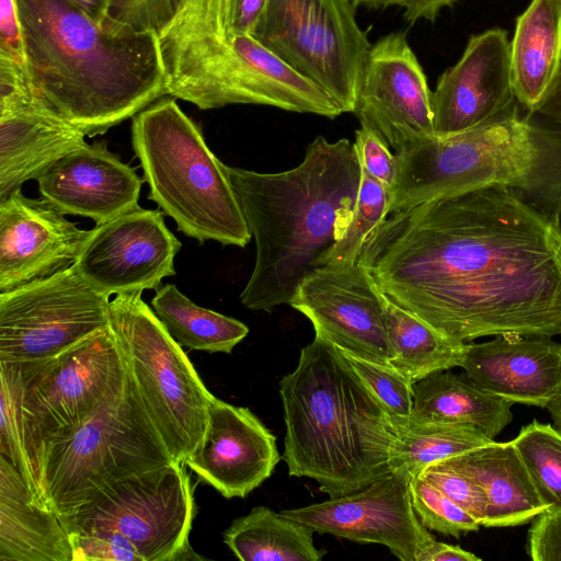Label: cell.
I'll return each instance as SVG.
<instances>
[{
  "label": "cell",
  "mask_w": 561,
  "mask_h": 561,
  "mask_svg": "<svg viewBox=\"0 0 561 561\" xmlns=\"http://www.w3.org/2000/svg\"><path fill=\"white\" fill-rule=\"evenodd\" d=\"M435 465L455 470L483 489L484 527L523 525L547 510L513 442L493 440Z\"/></svg>",
  "instance_id": "obj_25"
},
{
  "label": "cell",
  "mask_w": 561,
  "mask_h": 561,
  "mask_svg": "<svg viewBox=\"0 0 561 561\" xmlns=\"http://www.w3.org/2000/svg\"><path fill=\"white\" fill-rule=\"evenodd\" d=\"M356 7L368 9H386L397 7L402 9L403 18L414 23L419 20L434 22L440 12L451 8L458 0H352Z\"/></svg>",
  "instance_id": "obj_43"
},
{
  "label": "cell",
  "mask_w": 561,
  "mask_h": 561,
  "mask_svg": "<svg viewBox=\"0 0 561 561\" xmlns=\"http://www.w3.org/2000/svg\"><path fill=\"white\" fill-rule=\"evenodd\" d=\"M385 320L392 353L390 364L413 383L461 366L465 342L444 334L386 295Z\"/></svg>",
  "instance_id": "obj_29"
},
{
  "label": "cell",
  "mask_w": 561,
  "mask_h": 561,
  "mask_svg": "<svg viewBox=\"0 0 561 561\" xmlns=\"http://www.w3.org/2000/svg\"><path fill=\"white\" fill-rule=\"evenodd\" d=\"M131 142L148 198L178 230L204 243L244 248L252 234L224 164L174 98H160L133 117Z\"/></svg>",
  "instance_id": "obj_7"
},
{
  "label": "cell",
  "mask_w": 561,
  "mask_h": 561,
  "mask_svg": "<svg viewBox=\"0 0 561 561\" xmlns=\"http://www.w3.org/2000/svg\"><path fill=\"white\" fill-rule=\"evenodd\" d=\"M354 147L358 153L362 168L368 174L393 190L399 171L397 154L375 130L362 127L355 131Z\"/></svg>",
  "instance_id": "obj_40"
},
{
  "label": "cell",
  "mask_w": 561,
  "mask_h": 561,
  "mask_svg": "<svg viewBox=\"0 0 561 561\" xmlns=\"http://www.w3.org/2000/svg\"><path fill=\"white\" fill-rule=\"evenodd\" d=\"M142 179L101 142L85 144L38 178L42 198L65 215L102 224L137 207Z\"/></svg>",
  "instance_id": "obj_21"
},
{
  "label": "cell",
  "mask_w": 561,
  "mask_h": 561,
  "mask_svg": "<svg viewBox=\"0 0 561 561\" xmlns=\"http://www.w3.org/2000/svg\"><path fill=\"white\" fill-rule=\"evenodd\" d=\"M103 28L126 33L152 30L151 0H71Z\"/></svg>",
  "instance_id": "obj_36"
},
{
  "label": "cell",
  "mask_w": 561,
  "mask_h": 561,
  "mask_svg": "<svg viewBox=\"0 0 561 561\" xmlns=\"http://www.w3.org/2000/svg\"><path fill=\"white\" fill-rule=\"evenodd\" d=\"M309 526L256 506L236 518L224 533V541L242 561H319L325 554L313 543Z\"/></svg>",
  "instance_id": "obj_28"
},
{
  "label": "cell",
  "mask_w": 561,
  "mask_h": 561,
  "mask_svg": "<svg viewBox=\"0 0 561 561\" xmlns=\"http://www.w3.org/2000/svg\"><path fill=\"white\" fill-rule=\"evenodd\" d=\"M480 561L481 559L459 546L434 540L420 561Z\"/></svg>",
  "instance_id": "obj_44"
},
{
  "label": "cell",
  "mask_w": 561,
  "mask_h": 561,
  "mask_svg": "<svg viewBox=\"0 0 561 561\" xmlns=\"http://www.w3.org/2000/svg\"><path fill=\"white\" fill-rule=\"evenodd\" d=\"M289 306L310 320L316 334L340 350L390 364L385 295L359 262L314 268L300 282Z\"/></svg>",
  "instance_id": "obj_17"
},
{
  "label": "cell",
  "mask_w": 561,
  "mask_h": 561,
  "mask_svg": "<svg viewBox=\"0 0 561 561\" xmlns=\"http://www.w3.org/2000/svg\"><path fill=\"white\" fill-rule=\"evenodd\" d=\"M151 305L168 333L190 350L229 354L249 333L243 322L195 305L173 284L159 287Z\"/></svg>",
  "instance_id": "obj_31"
},
{
  "label": "cell",
  "mask_w": 561,
  "mask_h": 561,
  "mask_svg": "<svg viewBox=\"0 0 561 561\" xmlns=\"http://www.w3.org/2000/svg\"><path fill=\"white\" fill-rule=\"evenodd\" d=\"M410 495L414 512L427 529L459 538L461 533L476 531L481 526L476 518L420 474L410 479Z\"/></svg>",
  "instance_id": "obj_34"
},
{
  "label": "cell",
  "mask_w": 561,
  "mask_h": 561,
  "mask_svg": "<svg viewBox=\"0 0 561 561\" xmlns=\"http://www.w3.org/2000/svg\"><path fill=\"white\" fill-rule=\"evenodd\" d=\"M444 334H561V225L499 185L391 213L358 261Z\"/></svg>",
  "instance_id": "obj_1"
},
{
  "label": "cell",
  "mask_w": 561,
  "mask_h": 561,
  "mask_svg": "<svg viewBox=\"0 0 561 561\" xmlns=\"http://www.w3.org/2000/svg\"><path fill=\"white\" fill-rule=\"evenodd\" d=\"M85 134L46 108L34 93L0 103V201L56 160L85 145Z\"/></svg>",
  "instance_id": "obj_23"
},
{
  "label": "cell",
  "mask_w": 561,
  "mask_h": 561,
  "mask_svg": "<svg viewBox=\"0 0 561 561\" xmlns=\"http://www.w3.org/2000/svg\"><path fill=\"white\" fill-rule=\"evenodd\" d=\"M0 373L11 380L16 393L24 450L34 479L44 447L85 422L119 391L128 368L110 325L50 358L0 360Z\"/></svg>",
  "instance_id": "obj_9"
},
{
  "label": "cell",
  "mask_w": 561,
  "mask_h": 561,
  "mask_svg": "<svg viewBox=\"0 0 561 561\" xmlns=\"http://www.w3.org/2000/svg\"><path fill=\"white\" fill-rule=\"evenodd\" d=\"M397 154L388 215L440 196L504 186L561 225V125L517 100L465 131L434 137Z\"/></svg>",
  "instance_id": "obj_5"
},
{
  "label": "cell",
  "mask_w": 561,
  "mask_h": 561,
  "mask_svg": "<svg viewBox=\"0 0 561 561\" xmlns=\"http://www.w3.org/2000/svg\"><path fill=\"white\" fill-rule=\"evenodd\" d=\"M512 442L547 510L561 511V435L535 420Z\"/></svg>",
  "instance_id": "obj_33"
},
{
  "label": "cell",
  "mask_w": 561,
  "mask_h": 561,
  "mask_svg": "<svg viewBox=\"0 0 561 561\" xmlns=\"http://www.w3.org/2000/svg\"><path fill=\"white\" fill-rule=\"evenodd\" d=\"M420 476L437 486L482 526L486 515V496L477 482L455 470L436 465L430 466Z\"/></svg>",
  "instance_id": "obj_38"
},
{
  "label": "cell",
  "mask_w": 561,
  "mask_h": 561,
  "mask_svg": "<svg viewBox=\"0 0 561 561\" xmlns=\"http://www.w3.org/2000/svg\"><path fill=\"white\" fill-rule=\"evenodd\" d=\"M180 248L163 211L139 206L89 230L75 266L107 297L142 293L158 289L164 277L175 274Z\"/></svg>",
  "instance_id": "obj_16"
},
{
  "label": "cell",
  "mask_w": 561,
  "mask_h": 561,
  "mask_svg": "<svg viewBox=\"0 0 561 561\" xmlns=\"http://www.w3.org/2000/svg\"><path fill=\"white\" fill-rule=\"evenodd\" d=\"M157 35L174 99L201 110L257 104L328 118L343 113L323 89L252 35L227 31L199 3L182 5Z\"/></svg>",
  "instance_id": "obj_6"
},
{
  "label": "cell",
  "mask_w": 561,
  "mask_h": 561,
  "mask_svg": "<svg viewBox=\"0 0 561 561\" xmlns=\"http://www.w3.org/2000/svg\"><path fill=\"white\" fill-rule=\"evenodd\" d=\"M0 64L13 66L28 73L15 0H0Z\"/></svg>",
  "instance_id": "obj_42"
},
{
  "label": "cell",
  "mask_w": 561,
  "mask_h": 561,
  "mask_svg": "<svg viewBox=\"0 0 561 561\" xmlns=\"http://www.w3.org/2000/svg\"><path fill=\"white\" fill-rule=\"evenodd\" d=\"M182 0H151L150 15L153 31L160 30L176 12Z\"/></svg>",
  "instance_id": "obj_46"
},
{
  "label": "cell",
  "mask_w": 561,
  "mask_h": 561,
  "mask_svg": "<svg viewBox=\"0 0 561 561\" xmlns=\"http://www.w3.org/2000/svg\"><path fill=\"white\" fill-rule=\"evenodd\" d=\"M554 1H557L561 5V0H554Z\"/></svg>",
  "instance_id": "obj_48"
},
{
  "label": "cell",
  "mask_w": 561,
  "mask_h": 561,
  "mask_svg": "<svg viewBox=\"0 0 561 561\" xmlns=\"http://www.w3.org/2000/svg\"><path fill=\"white\" fill-rule=\"evenodd\" d=\"M279 394L289 476L316 480L334 499L391 471V416L334 344L314 334Z\"/></svg>",
  "instance_id": "obj_4"
},
{
  "label": "cell",
  "mask_w": 561,
  "mask_h": 561,
  "mask_svg": "<svg viewBox=\"0 0 561 561\" xmlns=\"http://www.w3.org/2000/svg\"><path fill=\"white\" fill-rule=\"evenodd\" d=\"M535 112L561 125V67Z\"/></svg>",
  "instance_id": "obj_45"
},
{
  "label": "cell",
  "mask_w": 561,
  "mask_h": 561,
  "mask_svg": "<svg viewBox=\"0 0 561 561\" xmlns=\"http://www.w3.org/2000/svg\"><path fill=\"white\" fill-rule=\"evenodd\" d=\"M392 191L363 170L350 224L343 236L322 255L320 266H350L357 263L363 247L388 216Z\"/></svg>",
  "instance_id": "obj_32"
},
{
  "label": "cell",
  "mask_w": 561,
  "mask_h": 561,
  "mask_svg": "<svg viewBox=\"0 0 561 561\" xmlns=\"http://www.w3.org/2000/svg\"><path fill=\"white\" fill-rule=\"evenodd\" d=\"M88 236L46 199L14 191L0 201V293L71 267Z\"/></svg>",
  "instance_id": "obj_19"
},
{
  "label": "cell",
  "mask_w": 561,
  "mask_h": 561,
  "mask_svg": "<svg viewBox=\"0 0 561 561\" xmlns=\"http://www.w3.org/2000/svg\"><path fill=\"white\" fill-rule=\"evenodd\" d=\"M172 461L128 370L119 391L44 447L34 479L39 499L62 517L107 485Z\"/></svg>",
  "instance_id": "obj_8"
},
{
  "label": "cell",
  "mask_w": 561,
  "mask_h": 561,
  "mask_svg": "<svg viewBox=\"0 0 561 561\" xmlns=\"http://www.w3.org/2000/svg\"><path fill=\"white\" fill-rule=\"evenodd\" d=\"M0 456L21 471L38 495L24 450L16 393L11 380L3 373H0Z\"/></svg>",
  "instance_id": "obj_37"
},
{
  "label": "cell",
  "mask_w": 561,
  "mask_h": 561,
  "mask_svg": "<svg viewBox=\"0 0 561 561\" xmlns=\"http://www.w3.org/2000/svg\"><path fill=\"white\" fill-rule=\"evenodd\" d=\"M413 391L414 419L468 424L494 438L513 417L512 402L448 370L415 382Z\"/></svg>",
  "instance_id": "obj_27"
},
{
  "label": "cell",
  "mask_w": 561,
  "mask_h": 561,
  "mask_svg": "<svg viewBox=\"0 0 561 561\" xmlns=\"http://www.w3.org/2000/svg\"><path fill=\"white\" fill-rule=\"evenodd\" d=\"M226 171L256 247L240 301L255 311L289 305L351 221L363 173L354 144L318 136L293 169Z\"/></svg>",
  "instance_id": "obj_3"
},
{
  "label": "cell",
  "mask_w": 561,
  "mask_h": 561,
  "mask_svg": "<svg viewBox=\"0 0 561 561\" xmlns=\"http://www.w3.org/2000/svg\"><path fill=\"white\" fill-rule=\"evenodd\" d=\"M394 439L390 469L419 476L432 465L493 442L479 428L461 423L391 417Z\"/></svg>",
  "instance_id": "obj_30"
},
{
  "label": "cell",
  "mask_w": 561,
  "mask_h": 561,
  "mask_svg": "<svg viewBox=\"0 0 561 561\" xmlns=\"http://www.w3.org/2000/svg\"><path fill=\"white\" fill-rule=\"evenodd\" d=\"M184 466L172 461L118 480L61 522L68 534H118L142 561L201 560L188 543L195 502Z\"/></svg>",
  "instance_id": "obj_12"
},
{
  "label": "cell",
  "mask_w": 561,
  "mask_h": 561,
  "mask_svg": "<svg viewBox=\"0 0 561 561\" xmlns=\"http://www.w3.org/2000/svg\"><path fill=\"white\" fill-rule=\"evenodd\" d=\"M460 367L489 393L546 408L561 389V344L547 335L500 334L466 344Z\"/></svg>",
  "instance_id": "obj_22"
},
{
  "label": "cell",
  "mask_w": 561,
  "mask_h": 561,
  "mask_svg": "<svg viewBox=\"0 0 561 561\" xmlns=\"http://www.w3.org/2000/svg\"><path fill=\"white\" fill-rule=\"evenodd\" d=\"M72 561H142L131 542L118 534L69 533Z\"/></svg>",
  "instance_id": "obj_39"
},
{
  "label": "cell",
  "mask_w": 561,
  "mask_h": 561,
  "mask_svg": "<svg viewBox=\"0 0 561 561\" xmlns=\"http://www.w3.org/2000/svg\"><path fill=\"white\" fill-rule=\"evenodd\" d=\"M110 297L71 267L0 293V360L50 358L111 325Z\"/></svg>",
  "instance_id": "obj_13"
},
{
  "label": "cell",
  "mask_w": 561,
  "mask_h": 561,
  "mask_svg": "<svg viewBox=\"0 0 561 561\" xmlns=\"http://www.w3.org/2000/svg\"><path fill=\"white\" fill-rule=\"evenodd\" d=\"M352 0H265L252 36L353 113L373 44Z\"/></svg>",
  "instance_id": "obj_11"
},
{
  "label": "cell",
  "mask_w": 561,
  "mask_h": 561,
  "mask_svg": "<svg viewBox=\"0 0 561 561\" xmlns=\"http://www.w3.org/2000/svg\"><path fill=\"white\" fill-rule=\"evenodd\" d=\"M279 460L276 437L255 414L214 397L204 435L184 465L232 499L245 497L261 485Z\"/></svg>",
  "instance_id": "obj_20"
},
{
  "label": "cell",
  "mask_w": 561,
  "mask_h": 561,
  "mask_svg": "<svg viewBox=\"0 0 561 561\" xmlns=\"http://www.w3.org/2000/svg\"><path fill=\"white\" fill-rule=\"evenodd\" d=\"M340 351L391 417H408L412 414L414 383L405 375L390 364Z\"/></svg>",
  "instance_id": "obj_35"
},
{
  "label": "cell",
  "mask_w": 561,
  "mask_h": 561,
  "mask_svg": "<svg viewBox=\"0 0 561 561\" xmlns=\"http://www.w3.org/2000/svg\"><path fill=\"white\" fill-rule=\"evenodd\" d=\"M515 100L507 31L494 27L471 35L460 59L439 76L432 92L435 136L480 125Z\"/></svg>",
  "instance_id": "obj_18"
},
{
  "label": "cell",
  "mask_w": 561,
  "mask_h": 561,
  "mask_svg": "<svg viewBox=\"0 0 561 561\" xmlns=\"http://www.w3.org/2000/svg\"><path fill=\"white\" fill-rule=\"evenodd\" d=\"M0 561H72L59 515L0 456Z\"/></svg>",
  "instance_id": "obj_24"
},
{
  "label": "cell",
  "mask_w": 561,
  "mask_h": 561,
  "mask_svg": "<svg viewBox=\"0 0 561 561\" xmlns=\"http://www.w3.org/2000/svg\"><path fill=\"white\" fill-rule=\"evenodd\" d=\"M110 310L144 405L173 460L184 463L204 435L215 396L141 293L116 295Z\"/></svg>",
  "instance_id": "obj_10"
},
{
  "label": "cell",
  "mask_w": 561,
  "mask_h": 561,
  "mask_svg": "<svg viewBox=\"0 0 561 561\" xmlns=\"http://www.w3.org/2000/svg\"><path fill=\"white\" fill-rule=\"evenodd\" d=\"M38 101L85 136L168 95L157 32L103 28L71 0H15Z\"/></svg>",
  "instance_id": "obj_2"
},
{
  "label": "cell",
  "mask_w": 561,
  "mask_h": 561,
  "mask_svg": "<svg viewBox=\"0 0 561 561\" xmlns=\"http://www.w3.org/2000/svg\"><path fill=\"white\" fill-rule=\"evenodd\" d=\"M546 409L549 411L552 419L553 428L561 435V389L548 402Z\"/></svg>",
  "instance_id": "obj_47"
},
{
  "label": "cell",
  "mask_w": 561,
  "mask_h": 561,
  "mask_svg": "<svg viewBox=\"0 0 561 561\" xmlns=\"http://www.w3.org/2000/svg\"><path fill=\"white\" fill-rule=\"evenodd\" d=\"M527 551L534 561L561 560V511L546 510L534 518Z\"/></svg>",
  "instance_id": "obj_41"
},
{
  "label": "cell",
  "mask_w": 561,
  "mask_h": 561,
  "mask_svg": "<svg viewBox=\"0 0 561 561\" xmlns=\"http://www.w3.org/2000/svg\"><path fill=\"white\" fill-rule=\"evenodd\" d=\"M561 67V5L531 0L516 19L511 41L515 99L535 112Z\"/></svg>",
  "instance_id": "obj_26"
},
{
  "label": "cell",
  "mask_w": 561,
  "mask_h": 561,
  "mask_svg": "<svg viewBox=\"0 0 561 561\" xmlns=\"http://www.w3.org/2000/svg\"><path fill=\"white\" fill-rule=\"evenodd\" d=\"M410 479L393 469L359 491L280 513L314 533L383 545L401 561H420L436 539L414 512Z\"/></svg>",
  "instance_id": "obj_15"
},
{
  "label": "cell",
  "mask_w": 561,
  "mask_h": 561,
  "mask_svg": "<svg viewBox=\"0 0 561 561\" xmlns=\"http://www.w3.org/2000/svg\"><path fill=\"white\" fill-rule=\"evenodd\" d=\"M353 114L399 152L435 137L432 91L404 32L371 45Z\"/></svg>",
  "instance_id": "obj_14"
}]
</instances>
